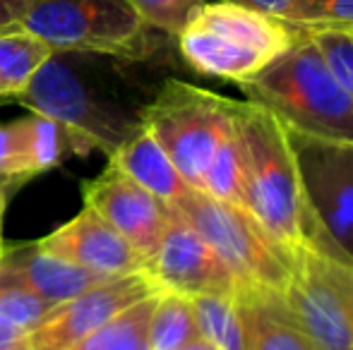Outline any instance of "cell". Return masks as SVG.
<instances>
[{"label":"cell","instance_id":"obj_1","mask_svg":"<svg viewBox=\"0 0 353 350\" xmlns=\"http://www.w3.org/2000/svg\"><path fill=\"white\" fill-rule=\"evenodd\" d=\"M236 135L243 159V209L293 262L307 250L320 252L322 233L307 204L286 127L260 103L238 101Z\"/></svg>","mask_w":353,"mask_h":350},{"label":"cell","instance_id":"obj_2","mask_svg":"<svg viewBox=\"0 0 353 350\" xmlns=\"http://www.w3.org/2000/svg\"><path fill=\"white\" fill-rule=\"evenodd\" d=\"M17 98L32 113L61 122L82 156L92 149L111 156L142 127L140 116L128 111L99 77L94 53H51Z\"/></svg>","mask_w":353,"mask_h":350},{"label":"cell","instance_id":"obj_3","mask_svg":"<svg viewBox=\"0 0 353 350\" xmlns=\"http://www.w3.org/2000/svg\"><path fill=\"white\" fill-rule=\"evenodd\" d=\"M238 87L248 94V101L267 108L286 130L353 144V96L334 77L305 29L288 51Z\"/></svg>","mask_w":353,"mask_h":350},{"label":"cell","instance_id":"obj_4","mask_svg":"<svg viewBox=\"0 0 353 350\" xmlns=\"http://www.w3.org/2000/svg\"><path fill=\"white\" fill-rule=\"evenodd\" d=\"M238 101L210 89L166 80L140 108V125L161 144L183 180L202 190L207 166L236 125Z\"/></svg>","mask_w":353,"mask_h":350},{"label":"cell","instance_id":"obj_5","mask_svg":"<svg viewBox=\"0 0 353 350\" xmlns=\"http://www.w3.org/2000/svg\"><path fill=\"white\" fill-rule=\"evenodd\" d=\"M183 221L192 226L223 264L233 271L245 293L286 290L293 276V259L272 240L257 219L243 206L214 199L202 190H190L171 204Z\"/></svg>","mask_w":353,"mask_h":350},{"label":"cell","instance_id":"obj_6","mask_svg":"<svg viewBox=\"0 0 353 350\" xmlns=\"http://www.w3.org/2000/svg\"><path fill=\"white\" fill-rule=\"evenodd\" d=\"M19 27L53 53H103L128 61L149 53V27L128 0H32Z\"/></svg>","mask_w":353,"mask_h":350},{"label":"cell","instance_id":"obj_7","mask_svg":"<svg viewBox=\"0 0 353 350\" xmlns=\"http://www.w3.org/2000/svg\"><path fill=\"white\" fill-rule=\"evenodd\" d=\"M322 233L320 254L353 266V144L286 130Z\"/></svg>","mask_w":353,"mask_h":350},{"label":"cell","instance_id":"obj_8","mask_svg":"<svg viewBox=\"0 0 353 350\" xmlns=\"http://www.w3.org/2000/svg\"><path fill=\"white\" fill-rule=\"evenodd\" d=\"M147 274L161 290H173L188 298H200V295L241 298L243 295V285L238 283L233 271L176 211L154 254L147 259Z\"/></svg>","mask_w":353,"mask_h":350},{"label":"cell","instance_id":"obj_9","mask_svg":"<svg viewBox=\"0 0 353 350\" xmlns=\"http://www.w3.org/2000/svg\"><path fill=\"white\" fill-rule=\"evenodd\" d=\"M286 309L317 350H353V314L320 252H301L281 293Z\"/></svg>","mask_w":353,"mask_h":350},{"label":"cell","instance_id":"obj_10","mask_svg":"<svg viewBox=\"0 0 353 350\" xmlns=\"http://www.w3.org/2000/svg\"><path fill=\"white\" fill-rule=\"evenodd\" d=\"M161 293L147 271L111 278L61 303L46 324L29 333V350H68L135 303Z\"/></svg>","mask_w":353,"mask_h":350},{"label":"cell","instance_id":"obj_11","mask_svg":"<svg viewBox=\"0 0 353 350\" xmlns=\"http://www.w3.org/2000/svg\"><path fill=\"white\" fill-rule=\"evenodd\" d=\"M84 204L118 230L144 259H149L173 216L171 204L161 201L108 164L103 173L82 185Z\"/></svg>","mask_w":353,"mask_h":350},{"label":"cell","instance_id":"obj_12","mask_svg":"<svg viewBox=\"0 0 353 350\" xmlns=\"http://www.w3.org/2000/svg\"><path fill=\"white\" fill-rule=\"evenodd\" d=\"M39 248L103 278L147 271V259L89 206L39 240Z\"/></svg>","mask_w":353,"mask_h":350},{"label":"cell","instance_id":"obj_13","mask_svg":"<svg viewBox=\"0 0 353 350\" xmlns=\"http://www.w3.org/2000/svg\"><path fill=\"white\" fill-rule=\"evenodd\" d=\"M8 168H5V197L34 175L63 164L65 156L77 154L70 132L53 118L32 113L27 118L8 122Z\"/></svg>","mask_w":353,"mask_h":350},{"label":"cell","instance_id":"obj_14","mask_svg":"<svg viewBox=\"0 0 353 350\" xmlns=\"http://www.w3.org/2000/svg\"><path fill=\"white\" fill-rule=\"evenodd\" d=\"M0 271L27 285L37 295L58 305L111 281L46 252L39 248V243H19L3 248L0 250Z\"/></svg>","mask_w":353,"mask_h":350},{"label":"cell","instance_id":"obj_15","mask_svg":"<svg viewBox=\"0 0 353 350\" xmlns=\"http://www.w3.org/2000/svg\"><path fill=\"white\" fill-rule=\"evenodd\" d=\"M192 24L210 29L214 34H221V36L231 39L250 51L262 53L270 61L288 51L303 32L301 27L283 22L279 17H272V14L238 3H226V0L207 3Z\"/></svg>","mask_w":353,"mask_h":350},{"label":"cell","instance_id":"obj_16","mask_svg":"<svg viewBox=\"0 0 353 350\" xmlns=\"http://www.w3.org/2000/svg\"><path fill=\"white\" fill-rule=\"evenodd\" d=\"M176 39L183 61L195 72L216 77V80L243 85L272 63L262 53L250 51V48L241 46V43L231 41L221 34H214L205 27H197V24H190Z\"/></svg>","mask_w":353,"mask_h":350},{"label":"cell","instance_id":"obj_17","mask_svg":"<svg viewBox=\"0 0 353 350\" xmlns=\"http://www.w3.org/2000/svg\"><path fill=\"white\" fill-rule=\"evenodd\" d=\"M108 164L123 171L130 180H135L137 185L166 204H176L190 190V185L183 180L173 161L161 149V144L144 127H140L132 137H128L108 156Z\"/></svg>","mask_w":353,"mask_h":350},{"label":"cell","instance_id":"obj_18","mask_svg":"<svg viewBox=\"0 0 353 350\" xmlns=\"http://www.w3.org/2000/svg\"><path fill=\"white\" fill-rule=\"evenodd\" d=\"M250 324L257 350H317L293 322L291 312L276 293H245L238 298Z\"/></svg>","mask_w":353,"mask_h":350},{"label":"cell","instance_id":"obj_19","mask_svg":"<svg viewBox=\"0 0 353 350\" xmlns=\"http://www.w3.org/2000/svg\"><path fill=\"white\" fill-rule=\"evenodd\" d=\"M51 53L41 39L19 24L0 29V98L19 96Z\"/></svg>","mask_w":353,"mask_h":350},{"label":"cell","instance_id":"obj_20","mask_svg":"<svg viewBox=\"0 0 353 350\" xmlns=\"http://www.w3.org/2000/svg\"><path fill=\"white\" fill-rule=\"evenodd\" d=\"M200 336L192 298L161 290L149 317V350H181Z\"/></svg>","mask_w":353,"mask_h":350},{"label":"cell","instance_id":"obj_21","mask_svg":"<svg viewBox=\"0 0 353 350\" xmlns=\"http://www.w3.org/2000/svg\"><path fill=\"white\" fill-rule=\"evenodd\" d=\"M200 336L212 341L219 350H243L245 322L238 298L223 295H200L192 298Z\"/></svg>","mask_w":353,"mask_h":350},{"label":"cell","instance_id":"obj_22","mask_svg":"<svg viewBox=\"0 0 353 350\" xmlns=\"http://www.w3.org/2000/svg\"><path fill=\"white\" fill-rule=\"evenodd\" d=\"M202 192L212 195L214 199L243 206V159H241V144H238L236 125L223 137L216 154L212 156L210 166H207L205 180H202Z\"/></svg>","mask_w":353,"mask_h":350},{"label":"cell","instance_id":"obj_23","mask_svg":"<svg viewBox=\"0 0 353 350\" xmlns=\"http://www.w3.org/2000/svg\"><path fill=\"white\" fill-rule=\"evenodd\" d=\"M56 307L58 303L41 298L19 281L10 278L5 271H0V319L32 333L53 317Z\"/></svg>","mask_w":353,"mask_h":350},{"label":"cell","instance_id":"obj_24","mask_svg":"<svg viewBox=\"0 0 353 350\" xmlns=\"http://www.w3.org/2000/svg\"><path fill=\"white\" fill-rule=\"evenodd\" d=\"M137 17L149 29L178 36L183 34L210 0H128Z\"/></svg>","mask_w":353,"mask_h":350},{"label":"cell","instance_id":"obj_25","mask_svg":"<svg viewBox=\"0 0 353 350\" xmlns=\"http://www.w3.org/2000/svg\"><path fill=\"white\" fill-rule=\"evenodd\" d=\"M330 70L353 96V32L349 29H305Z\"/></svg>","mask_w":353,"mask_h":350},{"label":"cell","instance_id":"obj_26","mask_svg":"<svg viewBox=\"0 0 353 350\" xmlns=\"http://www.w3.org/2000/svg\"><path fill=\"white\" fill-rule=\"evenodd\" d=\"M226 3H238L245 8L260 10V12L279 17L301 29H307L312 22V0H226Z\"/></svg>","mask_w":353,"mask_h":350},{"label":"cell","instance_id":"obj_27","mask_svg":"<svg viewBox=\"0 0 353 350\" xmlns=\"http://www.w3.org/2000/svg\"><path fill=\"white\" fill-rule=\"evenodd\" d=\"M307 29L353 32V0H312V22Z\"/></svg>","mask_w":353,"mask_h":350},{"label":"cell","instance_id":"obj_28","mask_svg":"<svg viewBox=\"0 0 353 350\" xmlns=\"http://www.w3.org/2000/svg\"><path fill=\"white\" fill-rule=\"evenodd\" d=\"M322 259H325L327 271H330L332 278L336 281V285H339V288L344 290L346 300H349L351 314H353V266L346 264V262H341V259L325 257V254H322Z\"/></svg>","mask_w":353,"mask_h":350},{"label":"cell","instance_id":"obj_29","mask_svg":"<svg viewBox=\"0 0 353 350\" xmlns=\"http://www.w3.org/2000/svg\"><path fill=\"white\" fill-rule=\"evenodd\" d=\"M0 350H29V333L0 319Z\"/></svg>","mask_w":353,"mask_h":350},{"label":"cell","instance_id":"obj_30","mask_svg":"<svg viewBox=\"0 0 353 350\" xmlns=\"http://www.w3.org/2000/svg\"><path fill=\"white\" fill-rule=\"evenodd\" d=\"M32 0H0V29L19 24Z\"/></svg>","mask_w":353,"mask_h":350},{"label":"cell","instance_id":"obj_31","mask_svg":"<svg viewBox=\"0 0 353 350\" xmlns=\"http://www.w3.org/2000/svg\"><path fill=\"white\" fill-rule=\"evenodd\" d=\"M181 350H219V348L214 346L212 341H207L205 336H197V338H192L188 346H183Z\"/></svg>","mask_w":353,"mask_h":350},{"label":"cell","instance_id":"obj_32","mask_svg":"<svg viewBox=\"0 0 353 350\" xmlns=\"http://www.w3.org/2000/svg\"><path fill=\"white\" fill-rule=\"evenodd\" d=\"M238 305H241V303H238ZM241 312H243V309H241ZM243 322H245V341H243V350H257V343H255V338H252L250 324H248L245 314H243Z\"/></svg>","mask_w":353,"mask_h":350},{"label":"cell","instance_id":"obj_33","mask_svg":"<svg viewBox=\"0 0 353 350\" xmlns=\"http://www.w3.org/2000/svg\"><path fill=\"white\" fill-rule=\"evenodd\" d=\"M5 199H8V197H5L3 187H0V223H3V211H5Z\"/></svg>","mask_w":353,"mask_h":350},{"label":"cell","instance_id":"obj_34","mask_svg":"<svg viewBox=\"0 0 353 350\" xmlns=\"http://www.w3.org/2000/svg\"><path fill=\"white\" fill-rule=\"evenodd\" d=\"M0 250H3V243H0Z\"/></svg>","mask_w":353,"mask_h":350}]
</instances>
